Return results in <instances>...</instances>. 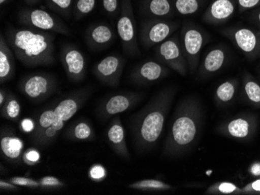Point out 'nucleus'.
I'll return each instance as SVG.
<instances>
[{"label":"nucleus","instance_id":"obj_1","mask_svg":"<svg viewBox=\"0 0 260 195\" xmlns=\"http://www.w3.org/2000/svg\"><path fill=\"white\" fill-rule=\"evenodd\" d=\"M175 95V89H164L134 116L132 132L138 150H150L157 144Z\"/></svg>","mask_w":260,"mask_h":195},{"label":"nucleus","instance_id":"obj_2","mask_svg":"<svg viewBox=\"0 0 260 195\" xmlns=\"http://www.w3.org/2000/svg\"><path fill=\"white\" fill-rule=\"evenodd\" d=\"M202 122L200 102L194 97L182 100L177 106L172 127L165 141V155L175 157L185 153L198 139Z\"/></svg>","mask_w":260,"mask_h":195},{"label":"nucleus","instance_id":"obj_3","mask_svg":"<svg viewBox=\"0 0 260 195\" xmlns=\"http://www.w3.org/2000/svg\"><path fill=\"white\" fill-rule=\"evenodd\" d=\"M7 41L17 59L26 66L49 65L55 62V36L50 32L10 27Z\"/></svg>","mask_w":260,"mask_h":195},{"label":"nucleus","instance_id":"obj_4","mask_svg":"<svg viewBox=\"0 0 260 195\" xmlns=\"http://www.w3.org/2000/svg\"><path fill=\"white\" fill-rule=\"evenodd\" d=\"M117 31L124 52L131 57L139 56L140 51L137 43V26L131 0H122Z\"/></svg>","mask_w":260,"mask_h":195},{"label":"nucleus","instance_id":"obj_5","mask_svg":"<svg viewBox=\"0 0 260 195\" xmlns=\"http://www.w3.org/2000/svg\"><path fill=\"white\" fill-rule=\"evenodd\" d=\"M23 27L37 29L43 31L70 35V30L63 22L45 10L39 9H22L17 16Z\"/></svg>","mask_w":260,"mask_h":195},{"label":"nucleus","instance_id":"obj_6","mask_svg":"<svg viewBox=\"0 0 260 195\" xmlns=\"http://www.w3.org/2000/svg\"><path fill=\"white\" fill-rule=\"evenodd\" d=\"M204 30L191 23L184 24L181 30V45L191 74H195L200 63V52L205 43Z\"/></svg>","mask_w":260,"mask_h":195},{"label":"nucleus","instance_id":"obj_7","mask_svg":"<svg viewBox=\"0 0 260 195\" xmlns=\"http://www.w3.org/2000/svg\"><path fill=\"white\" fill-rule=\"evenodd\" d=\"M19 89L29 100L43 101L57 90V80L50 74H30L20 80Z\"/></svg>","mask_w":260,"mask_h":195},{"label":"nucleus","instance_id":"obj_8","mask_svg":"<svg viewBox=\"0 0 260 195\" xmlns=\"http://www.w3.org/2000/svg\"><path fill=\"white\" fill-rule=\"evenodd\" d=\"M156 59L160 63L169 67L182 76H185L188 65L182 50L180 40L173 36L159 44L156 49Z\"/></svg>","mask_w":260,"mask_h":195},{"label":"nucleus","instance_id":"obj_9","mask_svg":"<svg viewBox=\"0 0 260 195\" xmlns=\"http://www.w3.org/2000/svg\"><path fill=\"white\" fill-rule=\"evenodd\" d=\"M178 27V23L172 20L153 18L146 20L141 24L140 42L146 49H151L169 38Z\"/></svg>","mask_w":260,"mask_h":195},{"label":"nucleus","instance_id":"obj_10","mask_svg":"<svg viewBox=\"0 0 260 195\" xmlns=\"http://www.w3.org/2000/svg\"><path fill=\"white\" fill-rule=\"evenodd\" d=\"M61 64L67 77L74 82L84 80L87 71L85 58L80 50L73 45L62 46L59 54Z\"/></svg>","mask_w":260,"mask_h":195},{"label":"nucleus","instance_id":"obj_11","mask_svg":"<svg viewBox=\"0 0 260 195\" xmlns=\"http://www.w3.org/2000/svg\"><path fill=\"white\" fill-rule=\"evenodd\" d=\"M125 60L119 55L105 57L93 68V74L102 84L111 87H117L120 83L123 72Z\"/></svg>","mask_w":260,"mask_h":195},{"label":"nucleus","instance_id":"obj_12","mask_svg":"<svg viewBox=\"0 0 260 195\" xmlns=\"http://www.w3.org/2000/svg\"><path fill=\"white\" fill-rule=\"evenodd\" d=\"M144 97L141 93H124L111 96L101 104L99 109V116L102 119H108L112 116L123 113L132 108Z\"/></svg>","mask_w":260,"mask_h":195},{"label":"nucleus","instance_id":"obj_13","mask_svg":"<svg viewBox=\"0 0 260 195\" xmlns=\"http://www.w3.org/2000/svg\"><path fill=\"white\" fill-rule=\"evenodd\" d=\"M170 73L169 67L158 61L149 60L136 67L130 75L133 83L139 85H147L162 80Z\"/></svg>","mask_w":260,"mask_h":195},{"label":"nucleus","instance_id":"obj_14","mask_svg":"<svg viewBox=\"0 0 260 195\" xmlns=\"http://www.w3.org/2000/svg\"><path fill=\"white\" fill-rule=\"evenodd\" d=\"M90 94V90L84 89L67 96V97L61 100L54 108L55 114L63 122L70 120L81 108Z\"/></svg>","mask_w":260,"mask_h":195},{"label":"nucleus","instance_id":"obj_15","mask_svg":"<svg viewBox=\"0 0 260 195\" xmlns=\"http://www.w3.org/2000/svg\"><path fill=\"white\" fill-rule=\"evenodd\" d=\"M233 0H213L203 15V20L211 25L221 24L235 13Z\"/></svg>","mask_w":260,"mask_h":195},{"label":"nucleus","instance_id":"obj_16","mask_svg":"<svg viewBox=\"0 0 260 195\" xmlns=\"http://www.w3.org/2000/svg\"><path fill=\"white\" fill-rule=\"evenodd\" d=\"M0 137V146L3 155L11 162L19 164L23 154V141L8 129H3Z\"/></svg>","mask_w":260,"mask_h":195},{"label":"nucleus","instance_id":"obj_17","mask_svg":"<svg viewBox=\"0 0 260 195\" xmlns=\"http://www.w3.org/2000/svg\"><path fill=\"white\" fill-rule=\"evenodd\" d=\"M107 137L109 144L115 153L122 158L129 160L130 153L125 141V129L119 116L115 118L111 122L108 129Z\"/></svg>","mask_w":260,"mask_h":195},{"label":"nucleus","instance_id":"obj_18","mask_svg":"<svg viewBox=\"0 0 260 195\" xmlns=\"http://www.w3.org/2000/svg\"><path fill=\"white\" fill-rule=\"evenodd\" d=\"M115 38V33L107 24H96L89 27L86 33V42L93 50L105 49Z\"/></svg>","mask_w":260,"mask_h":195},{"label":"nucleus","instance_id":"obj_19","mask_svg":"<svg viewBox=\"0 0 260 195\" xmlns=\"http://www.w3.org/2000/svg\"><path fill=\"white\" fill-rule=\"evenodd\" d=\"M14 51L12 50L7 39L3 34L0 37V82L7 83L15 73Z\"/></svg>","mask_w":260,"mask_h":195},{"label":"nucleus","instance_id":"obj_20","mask_svg":"<svg viewBox=\"0 0 260 195\" xmlns=\"http://www.w3.org/2000/svg\"><path fill=\"white\" fill-rule=\"evenodd\" d=\"M226 54L222 48L216 47L209 51L199 69V75L207 78L217 73L225 62Z\"/></svg>","mask_w":260,"mask_h":195},{"label":"nucleus","instance_id":"obj_21","mask_svg":"<svg viewBox=\"0 0 260 195\" xmlns=\"http://www.w3.org/2000/svg\"><path fill=\"white\" fill-rule=\"evenodd\" d=\"M141 9L144 14L153 19L169 18L175 13L172 0H143Z\"/></svg>","mask_w":260,"mask_h":195},{"label":"nucleus","instance_id":"obj_22","mask_svg":"<svg viewBox=\"0 0 260 195\" xmlns=\"http://www.w3.org/2000/svg\"><path fill=\"white\" fill-rule=\"evenodd\" d=\"M65 122L58 118L56 122L49 127L39 132H32L31 139L34 143L40 146H45L53 142L58 132L63 129Z\"/></svg>","mask_w":260,"mask_h":195},{"label":"nucleus","instance_id":"obj_23","mask_svg":"<svg viewBox=\"0 0 260 195\" xmlns=\"http://www.w3.org/2000/svg\"><path fill=\"white\" fill-rule=\"evenodd\" d=\"M67 139L75 141L91 140L94 137L93 128L87 121H79L66 132Z\"/></svg>","mask_w":260,"mask_h":195},{"label":"nucleus","instance_id":"obj_24","mask_svg":"<svg viewBox=\"0 0 260 195\" xmlns=\"http://www.w3.org/2000/svg\"><path fill=\"white\" fill-rule=\"evenodd\" d=\"M234 39L239 49L246 53H250L255 50L257 45V38L255 33L249 29L242 28L234 32Z\"/></svg>","mask_w":260,"mask_h":195},{"label":"nucleus","instance_id":"obj_25","mask_svg":"<svg viewBox=\"0 0 260 195\" xmlns=\"http://www.w3.org/2000/svg\"><path fill=\"white\" fill-rule=\"evenodd\" d=\"M1 108V115L7 120L16 121L20 114V104L18 99L11 92H9L7 100Z\"/></svg>","mask_w":260,"mask_h":195},{"label":"nucleus","instance_id":"obj_26","mask_svg":"<svg viewBox=\"0 0 260 195\" xmlns=\"http://www.w3.org/2000/svg\"><path fill=\"white\" fill-rule=\"evenodd\" d=\"M250 131L249 122L244 119H234L226 125V132L235 138H245Z\"/></svg>","mask_w":260,"mask_h":195},{"label":"nucleus","instance_id":"obj_27","mask_svg":"<svg viewBox=\"0 0 260 195\" xmlns=\"http://www.w3.org/2000/svg\"><path fill=\"white\" fill-rule=\"evenodd\" d=\"M175 12L181 15H193L202 7L203 0H172Z\"/></svg>","mask_w":260,"mask_h":195},{"label":"nucleus","instance_id":"obj_28","mask_svg":"<svg viewBox=\"0 0 260 195\" xmlns=\"http://www.w3.org/2000/svg\"><path fill=\"white\" fill-rule=\"evenodd\" d=\"M128 187L140 190H168L172 188L168 183L154 179L139 180L129 184Z\"/></svg>","mask_w":260,"mask_h":195},{"label":"nucleus","instance_id":"obj_29","mask_svg":"<svg viewBox=\"0 0 260 195\" xmlns=\"http://www.w3.org/2000/svg\"><path fill=\"white\" fill-rule=\"evenodd\" d=\"M74 0H46L47 5L51 10L64 17H70L74 10Z\"/></svg>","mask_w":260,"mask_h":195},{"label":"nucleus","instance_id":"obj_30","mask_svg":"<svg viewBox=\"0 0 260 195\" xmlns=\"http://www.w3.org/2000/svg\"><path fill=\"white\" fill-rule=\"evenodd\" d=\"M235 93V84L231 81H226L220 84L215 92L216 101L224 104L232 100Z\"/></svg>","mask_w":260,"mask_h":195},{"label":"nucleus","instance_id":"obj_31","mask_svg":"<svg viewBox=\"0 0 260 195\" xmlns=\"http://www.w3.org/2000/svg\"><path fill=\"white\" fill-rule=\"evenodd\" d=\"M97 0H76L74 6V17L77 20L83 18L91 13L96 6Z\"/></svg>","mask_w":260,"mask_h":195},{"label":"nucleus","instance_id":"obj_32","mask_svg":"<svg viewBox=\"0 0 260 195\" xmlns=\"http://www.w3.org/2000/svg\"><path fill=\"white\" fill-rule=\"evenodd\" d=\"M58 119V117L55 114L54 109L45 110L39 116V119L36 122V125H35V131L33 132H39L45 128L49 127L51 125H53Z\"/></svg>","mask_w":260,"mask_h":195},{"label":"nucleus","instance_id":"obj_33","mask_svg":"<svg viewBox=\"0 0 260 195\" xmlns=\"http://www.w3.org/2000/svg\"><path fill=\"white\" fill-rule=\"evenodd\" d=\"M237 189V187L232 183L222 182L220 183H215L214 185L209 187L207 193L211 194H217V193H233Z\"/></svg>","mask_w":260,"mask_h":195},{"label":"nucleus","instance_id":"obj_34","mask_svg":"<svg viewBox=\"0 0 260 195\" xmlns=\"http://www.w3.org/2000/svg\"><path fill=\"white\" fill-rule=\"evenodd\" d=\"M245 91L247 97L251 101L260 103V87L253 81H248L245 85Z\"/></svg>","mask_w":260,"mask_h":195},{"label":"nucleus","instance_id":"obj_35","mask_svg":"<svg viewBox=\"0 0 260 195\" xmlns=\"http://www.w3.org/2000/svg\"><path fill=\"white\" fill-rule=\"evenodd\" d=\"M10 182L19 187H25L28 188L36 189L41 187L39 180H34L29 177H14L10 178Z\"/></svg>","mask_w":260,"mask_h":195},{"label":"nucleus","instance_id":"obj_36","mask_svg":"<svg viewBox=\"0 0 260 195\" xmlns=\"http://www.w3.org/2000/svg\"><path fill=\"white\" fill-rule=\"evenodd\" d=\"M41 187L42 188H60L64 186V183L62 180L52 176H46L39 180Z\"/></svg>","mask_w":260,"mask_h":195},{"label":"nucleus","instance_id":"obj_37","mask_svg":"<svg viewBox=\"0 0 260 195\" xmlns=\"http://www.w3.org/2000/svg\"><path fill=\"white\" fill-rule=\"evenodd\" d=\"M107 176L106 169L100 164H96L90 167L89 171V177L92 180L95 182H101L105 179Z\"/></svg>","mask_w":260,"mask_h":195},{"label":"nucleus","instance_id":"obj_38","mask_svg":"<svg viewBox=\"0 0 260 195\" xmlns=\"http://www.w3.org/2000/svg\"><path fill=\"white\" fill-rule=\"evenodd\" d=\"M40 153L37 149L30 148L23 154V162L27 165H35L40 160Z\"/></svg>","mask_w":260,"mask_h":195},{"label":"nucleus","instance_id":"obj_39","mask_svg":"<svg viewBox=\"0 0 260 195\" xmlns=\"http://www.w3.org/2000/svg\"><path fill=\"white\" fill-rule=\"evenodd\" d=\"M102 6L109 15L115 16L119 9V0H102Z\"/></svg>","mask_w":260,"mask_h":195},{"label":"nucleus","instance_id":"obj_40","mask_svg":"<svg viewBox=\"0 0 260 195\" xmlns=\"http://www.w3.org/2000/svg\"><path fill=\"white\" fill-rule=\"evenodd\" d=\"M35 123L31 119H24L20 122V129L25 133L33 132L35 129Z\"/></svg>","mask_w":260,"mask_h":195},{"label":"nucleus","instance_id":"obj_41","mask_svg":"<svg viewBox=\"0 0 260 195\" xmlns=\"http://www.w3.org/2000/svg\"><path fill=\"white\" fill-rule=\"evenodd\" d=\"M239 7L244 10L253 8L260 4V0H238Z\"/></svg>","mask_w":260,"mask_h":195},{"label":"nucleus","instance_id":"obj_42","mask_svg":"<svg viewBox=\"0 0 260 195\" xmlns=\"http://www.w3.org/2000/svg\"><path fill=\"white\" fill-rule=\"evenodd\" d=\"M19 186L16 185L14 183L9 181H6V180H0V188L1 190H10V191H14V190H19Z\"/></svg>","mask_w":260,"mask_h":195},{"label":"nucleus","instance_id":"obj_43","mask_svg":"<svg viewBox=\"0 0 260 195\" xmlns=\"http://www.w3.org/2000/svg\"><path fill=\"white\" fill-rule=\"evenodd\" d=\"M9 92H7L5 89H1L0 90V107H2L7 100V96H8Z\"/></svg>","mask_w":260,"mask_h":195},{"label":"nucleus","instance_id":"obj_44","mask_svg":"<svg viewBox=\"0 0 260 195\" xmlns=\"http://www.w3.org/2000/svg\"><path fill=\"white\" fill-rule=\"evenodd\" d=\"M251 173H252L254 176H260L259 163H257V164L252 165V168H251Z\"/></svg>","mask_w":260,"mask_h":195},{"label":"nucleus","instance_id":"obj_45","mask_svg":"<svg viewBox=\"0 0 260 195\" xmlns=\"http://www.w3.org/2000/svg\"><path fill=\"white\" fill-rule=\"evenodd\" d=\"M252 187L253 190H256V191H260V180L254 182L252 184Z\"/></svg>","mask_w":260,"mask_h":195},{"label":"nucleus","instance_id":"obj_46","mask_svg":"<svg viewBox=\"0 0 260 195\" xmlns=\"http://www.w3.org/2000/svg\"><path fill=\"white\" fill-rule=\"evenodd\" d=\"M23 1L28 5H35V4H39L41 0H23Z\"/></svg>","mask_w":260,"mask_h":195},{"label":"nucleus","instance_id":"obj_47","mask_svg":"<svg viewBox=\"0 0 260 195\" xmlns=\"http://www.w3.org/2000/svg\"><path fill=\"white\" fill-rule=\"evenodd\" d=\"M11 0H0V4L1 5H4V4H7V3L10 2Z\"/></svg>","mask_w":260,"mask_h":195},{"label":"nucleus","instance_id":"obj_48","mask_svg":"<svg viewBox=\"0 0 260 195\" xmlns=\"http://www.w3.org/2000/svg\"><path fill=\"white\" fill-rule=\"evenodd\" d=\"M258 20H259V22H260V13H259V14H258Z\"/></svg>","mask_w":260,"mask_h":195}]
</instances>
